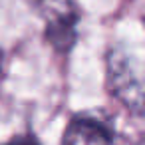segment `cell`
Returning a JSON list of instances; mask_svg holds the SVG:
<instances>
[{
  "label": "cell",
  "mask_w": 145,
  "mask_h": 145,
  "mask_svg": "<svg viewBox=\"0 0 145 145\" xmlns=\"http://www.w3.org/2000/svg\"><path fill=\"white\" fill-rule=\"evenodd\" d=\"M107 82L111 93L129 111L145 115V76L135 68V60L113 50L107 58Z\"/></svg>",
  "instance_id": "1"
},
{
  "label": "cell",
  "mask_w": 145,
  "mask_h": 145,
  "mask_svg": "<svg viewBox=\"0 0 145 145\" xmlns=\"http://www.w3.org/2000/svg\"><path fill=\"white\" fill-rule=\"evenodd\" d=\"M42 16L46 20V38L60 52H66L76 42V26L80 10L72 0H42Z\"/></svg>",
  "instance_id": "2"
},
{
  "label": "cell",
  "mask_w": 145,
  "mask_h": 145,
  "mask_svg": "<svg viewBox=\"0 0 145 145\" xmlns=\"http://www.w3.org/2000/svg\"><path fill=\"white\" fill-rule=\"evenodd\" d=\"M113 127L101 115L80 113L76 115L62 137V145H111Z\"/></svg>",
  "instance_id": "3"
},
{
  "label": "cell",
  "mask_w": 145,
  "mask_h": 145,
  "mask_svg": "<svg viewBox=\"0 0 145 145\" xmlns=\"http://www.w3.org/2000/svg\"><path fill=\"white\" fill-rule=\"evenodd\" d=\"M143 24H145V18H143Z\"/></svg>",
  "instance_id": "4"
}]
</instances>
